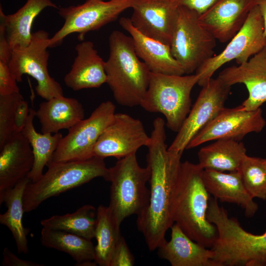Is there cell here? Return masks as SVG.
I'll return each instance as SVG.
<instances>
[{
    "label": "cell",
    "mask_w": 266,
    "mask_h": 266,
    "mask_svg": "<svg viewBox=\"0 0 266 266\" xmlns=\"http://www.w3.org/2000/svg\"><path fill=\"white\" fill-rule=\"evenodd\" d=\"M165 126L166 122L161 117L153 121L146 156L147 166L151 171L149 200L136 219L137 229L151 251L166 241V232L174 224L172 203L182 163V153L168 149Z\"/></svg>",
    "instance_id": "obj_1"
},
{
    "label": "cell",
    "mask_w": 266,
    "mask_h": 266,
    "mask_svg": "<svg viewBox=\"0 0 266 266\" xmlns=\"http://www.w3.org/2000/svg\"><path fill=\"white\" fill-rule=\"evenodd\" d=\"M203 169L186 161L182 162L174 191L172 219L196 242L211 248L218 236L215 226L206 216L210 195L203 180Z\"/></svg>",
    "instance_id": "obj_2"
},
{
    "label": "cell",
    "mask_w": 266,
    "mask_h": 266,
    "mask_svg": "<svg viewBox=\"0 0 266 266\" xmlns=\"http://www.w3.org/2000/svg\"><path fill=\"white\" fill-rule=\"evenodd\" d=\"M108 43L109 54L104 69L106 83L114 100L123 106L140 105L151 72L136 55L131 36L115 30L109 36Z\"/></svg>",
    "instance_id": "obj_3"
},
{
    "label": "cell",
    "mask_w": 266,
    "mask_h": 266,
    "mask_svg": "<svg viewBox=\"0 0 266 266\" xmlns=\"http://www.w3.org/2000/svg\"><path fill=\"white\" fill-rule=\"evenodd\" d=\"M45 173L36 182H30L24 194L25 212L36 209L46 200L102 177L106 181L108 168L104 159L94 156L89 159L65 162H50Z\"/></svg>",
    "instance_id": "obj_4"
},
{
    "label": "cell",
    "mask_w": 266,
    "mask_h": 266,
    "mask_svg": "<svg viewBox=\"0 0 266 266\" xmlns=\"http://www.w3.org/2000/svg\"><path fill=\"white\" fill-rule=\"evenodd\" d=\"M150 168L141 167L136 153L118 161L108 168L107 181L111 183L110 202L108 206L116 225L132 215L138 216L147 207L150 196L146 184L149 181Z\"/></svg>",
    "instance_id": "obj_5"
},
{
    "label": "cell",
    "mask_w": 266,
    "mask_h": 266,
    "mask_svg": "<svg viewBox=\"0 0 266 266\" xmlns=\"http://www.w3.org/2000/svg\"><path fill=\"white\" fill-rule=\"evenodd\" d=\"M198 80L196 74L151 72L148 88L140 106L148 112L164 115L166 126L177 132L191 110V94Z\"/></svg>",
    "instance_id": "obj_6"
},
{
    "label": "cell",
    "mask_w": 266,
    "mask_h": 266,
    "mask_svg": "<svg viewBox=\"0 0 266 266\" xmlns=\"http://www.w3.org/2000/svg\"><path fill=\"white\" fill-rule=\"evenodd\" d=\"M199 14L184 6L178 7V15L170 43L172 55L185 73L191 74L214 56L216 39L200 23Z\"/></svg>",
    "instance_id": "obj_7"
},
{
    "label": "cell",
    "mask_w": 266,
    "mask_h": 266,
    "mask_svg": "<svg viewBox=\"0 0 266 266\" xmlns=\"http://www.w3.org/2000/svg\"><path fill=\"white\" fill-rule=\"evenodd\" d=\"M133 1L87 0L81 4L58 8L64 23L50 38L49 47L61 45L66 36L73 33H78V38L82 40L88 32L115 21L123 12L132 7Z\"/></svg>",
    "instance_id": "obj_8"
},
{
    "label": "cell",
    "mask_w": 266,
    "mask_h": 266,
    "mask_svg": "<svg viewBox=\"0 0 266 266\" xmlns=\"http://www.w3.org/2000/svg\"><path fill=\"white\" fill-rule=\"evenodd\" d=\"M266 46V36L263 17L257 4L250 11L240 30L230 39L220 53L204 62L195 71L198 84L202 87L215 72L224 64L235 60L238 65L247 61Z\"/></svg>",
    "instance_id": "obj_9"
},
{
    "label": "cell",
    "mask_w": 266,
    "mask_h": 266,
    "mask_svg": "<svg viewBox=\"0 0 266 266\" xmlns=\"http://www.w3.org/2000/svg\"><path fill=\"white\" fill-rule=\"evenodd\" d=\"M50 38L44 30L36 31L26 47L12 51L8 63L10 72L16 81L21 82L24 74L30 75L36 81L37 95L45 100L64 96L62 86L50 75L48 70Z\"/></svg>",
    "instance_id": "obj_10"
},
{
    "label": "cell",
    "mask_w": 266,
    "mask_h": 266,
    "mask_svg": "<svg viewBox=\"0 0 266 266\" xmlns=\"http://www.w3.org/2000/svg\"><path fill=\"white\" fill-rule=\"evenodd\" d=\"M115 106L110 100L103 101L90 116L68 130L63 136L50 162L81 161L94 157L93 150L99 137L112 121Z\"/></svg>",
    "instance_id": "obj_11"
},
{
    "label": "cell",
    "mask_w": 266,
    "mask_h": 266,
    "mask_svg": "<svg viewBox=\"0 0 266 266\" xmlns=\"http://www.w3.org/2000/svg\"><path fill=\"white\" fill-rule=\"evenodd\" d=\"M231 86L219 77L202 86L199 96L172 142L170 151L182 153L196 135L224 108Z\"/></svg>",
    "instance_id": "obj_12"
},
{
    "label": "cell",
    "mask_w": 266,
    "mask_h": 266,
    "mask_svg": "<svg viewBox=\"0 0 266 266\" xmlns=\"http://www.w3.org/2000/svg\"><path fill=\"white\" fill-rule=\"evenodd\" d=\"M266 124L261 108L248 111L242 105L232 108L225 107L196 135L186 149L220 139L240 141L249 133L261 132Z\"/></svg>",
    "instance_id": "obj_13"
},
{
    "label": "cell",
    "mask_w": 266,
    "mask_h": 266,
    "mask_svg": "<svg viewBox=\"0 0 266 266\" xmlns=\"http://www.w3.org/2000/svg\"><path fill=\"white\" fill-rule=\"evenodd\" d=\"M150 142L142 122L129 114L115 113L111 123L95 144L94 156L118 159L136 153L142 146Z\"/></svg>",
    "instance_id": "obj_14"
},
{
    "label": "cell",
    "mask_w": 266,
    "mask_h": 266,
    "mask_svg": "<svg viewBox=\"0 0 266 266\" xmlns=\"http://www.w3.org/2000/svg\"><path fill=\"white\" fill-rule=\"evenodd\" d=\"M131 22L143 34L170 45L178 15L171 0H134Z\"/></svg>",
    "instance_id": "obj_15"
},
{
    "label": "cell",
    "mask_w": 266,
    "mask_h": 266,
    "mask_svg": "<svg viewBox=\"0 0 266 266\" xmlns=\"http://www.w3.org/2000/svg\"><path fill=\"white\" fill-rule=\"evenodd\" d=\"M257 0H216L199 15L201 25L222 43L229 40L244 24Z\"/></svg>",
    "instance_id": "obj_16"
},
{
    "label": "cell",
    "mask_w": 266,
    "mask_h": 266,
    "mask_svg": "<svg viewBox=\"0 0 266 266\" xmlns=\"http://www.w3.org/2000/svg\"><path fill=\"white\" fill-rule=\"evenodd\" d=\"M230 86L240 83L245 85L248 98L242 102L246 110H254L266 102V46L247 61L223 69L219 74Z\"/></svg>",
    "instance_id": "obj_17"
},
{
    "label": "cell",
    "mask_w": 266,
    "mask_h": 266,
    "mask_svg": "<svg viewBox=\"0 0 266 266\" xmlns=\"http://www.w3.org/2000/svg\"><path fill=\"white\" fill-rule=\"evenodd\" d=\"M0 195L27 177L34 156L32 147L21 132H14L0 148Z\"/></svg>",
    "instance_id": "obj_18"
},
{
    "label": "cell",
    "mask_w": 266,
    "mask_h": 266,
    "mask_svg": "<svg viewBox=\"0 0 266 266\" xmlns=\"http://www.w3.org/2000/svg\"><path fill=\"white\" fill-rule=\"evenodd\" d=\"M120 26L130 33L135 53L151 72L182 75L185 71L172 54L170 46L149 37L132 25L129 18L122 17Z\"/></svg>",
    "instance_id": "obj_19"
},
{
    "label": "cell",
    "mask_w": 266,
    "mask_h": 266,
    "mask_svg": "<svg viewBox=\"0 0 266 266\" xmlns=\"http://www.w3.org/2000/svg\"><path fill=\"white\" fill-rule=\"evenodd\" d=\"M76 56L64 82L74 91L98 88L106 82L105 61L100 56L91 41H82L75 48Z\"/></svg>",
    "instance_id": "obj_20"
},
{
    "label": "cell",
    "mask_w": 266,
    "mask_h": 266,
    "mask_svg": "<svg viewBox=\"0 0 266 266\" xmlns=\"http://www.w3.org/2000/svg\"><path fill=\"white\" fill-rule=\"evenodd\" d=\"M203 180L207 191L213 198L239 206L247 218L252 217L257 211L258 204L246 189L239 170L225 173L203 169Z\"/></svg>",
    "instance_id": "obj_21"
},
{
    "label": "cell",
    "mask_w": 266,
    "mask_h": 266,
    "mask_svg": "<svg viewBox=\"0 0 266 266\" xmlns=\"http://www.w3.org/2000/svg\"><path fill=\"white\" fill-rule=\"evenodd\" d=\"M171 237L158 247V255L172 266H217L210 248L196 242L174 223Z\"/></svg>",
    "instance_id": "obj_22"
},
{
    "label": "cell",
    "mask_w": 266,
    "mask_h": 266,
    "mask_svg": "<svg viewBox=\"0 0 266 266\" xmlns=\"http://www.w3.org/2000/svg\"><path fill=\"white\" fill-rule=\"evenodd\" d=\"M58 8L51 0H27L16 12L5 15L0 7V33L6 38L12 51L26 47L31 42L35 18L45 8Z\"/></svg>",
    "instance_id": "obj_23"
},
{
    "label": "cell",
    "mask_w": 266,
    "mask_h": 266,
    "mask_svg": "<svg viewBox=\"0 0 266 266\" xmlns=\"http://www.w3.org/2000/svg\"><path fill=\"white\" fill-rule=\"evenodd\" d=\"M84 115L82 104L77 100L64 96L41 102L35 112L41 132L50 133L68 130L84 119Z\"/></svg>",
    "instance_id": "obj_24"
},
{
    "label": "cell",
    "mask_w": 266,
    "mask_h": 266,
    "mask_svg": "<svg viewBox=\"0 0 266 266\" xmlns=\"http://www.w3.org/2000/svg\"><path fill=\"white\" fill-rule=\"evenodd\" d=\"M246 155V148L242 142L230 139H217L199 150L198 164L203 169L235 171L239 170Z\"/></svg>",
    "instance_id": "obj_25"
},
{
    "label": "cell",
    "mask_w": 266,
    "mask_h": 266,
    "mask_svg": "<svg viewBox=\"0 0 266 266\" xmlns=\"http://www.w3.org/2000/svg\"><path fill=\"white\" fill-rule=\"evenodd\" d=\"M30 180L27 177L14 187L0 195V204L4 203L7 210L0 214V223L11 232L19 253L29 252L27 230L23 224V198L25 188Z\"/></svg>",
    "instance_id": "obj_26"
},
{
    "label": "cell",
    "mask_w": 266,
    "mask_h": 266,
    "mask_svg": "<svg viewBox=\"0 0 266 266\" xmlns=\"http://www.w3.org/2000/svg\"><path fill=\"white\" fill-rule=\"evenodd\" d=\"M40 241L46 247L64 252L76 262V266H94L95 246L91 240L67 232L42 228Z\"/></svg>",
    "instance_id": "obj_27"
},
{
    "label": "cell",
    "mask_w": 266,
    "mask_h": 266,
    "mask_svg": "<svg viewBox=\"0 0 266 266\" xmlns=\"http://www.w3.org/2000/svg\"><path fill=\"white\" fill-rule=\"evenodd\" d=\"M36 110L30 108L25 126L21 133L28 140L33 152L34 163L27 177L32 182L37 181L43 174L45 166L51 162L53 155L63 137L60 133H39L33 124Z\"/></svg>",
    "instance_id": "obj_28"
},
{
    "label": "cell",
    "mask_w": 266,
    "mask_h": 266,
    "mask_svg": "<svg viewBox=\"0 0 266 266\" xmlns=\"http://www.w3.org/2000/svg\"><path fill=\"white\" fill-rule=\"evenodd\" d=\"M97 209L84 205L72 213L53 215L40 221L42 227L67 232L91 240L95 236Z\"/></svg>",
    "instance_id": "obj_29"
},
{
    "label": "cell",
    "mask_w": 266,
    "mask_h": 266,
    "mask_svg": "<svg viewBox=\"0 0 266 266\" xmlns=\"http://www.w3.org/2000/svg\"><path fill=\"white\" fill-rule=\"evenodd\" d=\"M120 227L115 223L108 206L100 205L97 209L95 261L100 266H110L120 236Z\"/></svg>",
    "instance_id": "obj_30"
},
{
    "label": "cell",
    "mask_w": 266,
    "mask_h": 266,
    "mask_svg": "<svg viewBox=\"0 0 266 266\" xmlns=\"http://www.w3.org/2000/svg\"><path fill=\"white\" fill-rule=\"evenodd\" d=\"M239 170L252 197L266 200V159L246 155Z\"/></svg>",
    "instance_id": "obj_31"
},
{
    "label": "cell",
    "mask_w": 266,
    "mask_h": 266,
    "mask_svg": "<svg viewBox=\"0 0 266 266\" xmlns=\"http://www.w3.org/2000/svg\"><path fill=\"white\" fill-rule=\"evenodd\" d=\"M23 98L20 92L0 96V148L14 132L15 110Z\"/></svg>",
    "instance_id": "obj_32"
},
{
    "label": "cell",
    "mask_w": 266,
    "mask_h": 266,
    "mask_svg": "<svg viewBox=\"0 0 266 266\" xmlns=\"http://www.w3.org/2000/svg\"><path fill=\"white\" fill-rule=\"evenodd\" d=\"M134 264V257L121 235L114 250L110 266H132Z\"/></svg>",
    "instance_id": "obj_33"
},
{
    "label": "cell",
    "mask_w": 266,
    "mask_h": 266,
    "mask_svg": "<svg viewBox=\"0 0 266 266\" xmlns=\"http://www.w3.org/2000/svg\"><path fill=\"white\" fill-rule=\"evenodd\" d=\"M17 82L10 72L8 62L0 60V96L19 92Z\"/></svg>",
    "instance_id": "obj_34"
},
{
    "label": "cell",
    "mask_w": 266,
    "mask_h": 266,
    "mask_svg": "<svg viewBox=\"0 0 266 266\" xmlns=\"http://www.w3.org/2000/svg\"><path fill=\"white\" fill-rule=\"evenodd\" d=\"M29 111L28 103L23 98L18 102L15 110L14 132H22L27 122Z\"/></svg>",
    "instance_id": "obj_35"
},
{
    "label": "cell",
    "mask_w": 266,
    "mask_h": 266,
    "mask_svg": "<svg viewBox=\"0 0 266 266\" xmlns=\"http://www.w3.org/2000/svg\"><path fill=\"white\" fill-rule=\"evenodd\" d=\"M177 7L184 6L195 10L199 15L204 12L216 0H171Z\"/></svg>",
    "instance_id": "obj_36"
},
{
    "label": "cell",
    "mask_w": 266,
    "mask_h": 266,
    "mask_svg": "<svg viewBox=\"0 0 266 266\" xmlns=\"http://www.w3.org/2000/svg\"><path fill=\"white\" fill-rule=\"evenodd\" d=\"M3 266H42L39 264L32 261L23 260L14 253L8 248L5 247L3 251V259L1 263Z\"/></svg>",
    "instance_id": "obj_37"
},
{
    "label": "cell",
    "mask_w": 266,
    "mask_h": 266,
    "mask_svg": "<svg viewBox=\"0 0 266 266\" xmlns=\"http://www.w3.org/2000/svg\"><path fill=\"white\" fill-rule=\"evenodd\" d=\"M252 243L256 255L261 260L266 261V231L261 234H255Z\"/></svg>",
    "instance_id": "obj_38"
},
{
    "label": "cell",
    "mask_w": 266,
    "mask_h": 266,
    "mask_svg": "<svg viewBox=\"0 0 266 266\" xmlns=\"http://www.w3.org/2000/svg\"><path fill=\"white\" fill-rule=\"evenodd\" d=\"M257 4L259 7L263 17L265 34L266 36V0H257Z\"/></svg>",
    "instance_id": "obj_39"
},
{
    "label": "cell",
    "mask_w": 266,
    "mask_h": 266,
    "mask_svg": "<svg viewBox=\"0 0 266 266\" xmlns=\"http://www.w3.org/2000/svg\"></svg>",
    "instance_id": "obj_40"
}]
</instances>
